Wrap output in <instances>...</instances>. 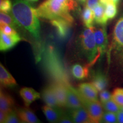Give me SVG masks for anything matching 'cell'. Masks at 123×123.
Returning a JSON list of instances; mask_svg holds the SVG:
<instances>
[{
	"label": "cell",
	"instance_id": "obj_17",
	"mask_svg": "<svg viewBox=\"0 0 123 123\" xmlns=\"http://www.w3.org/2000/svg\"><path fill=\"white\" fill-rule=\"evenodd\" d=\"M17 112L21 122L26 123H41L35 113L28 108H21Z\"/></svg>",
	"mask_w": 123,
	"mask_h": 123
},
{
	"label": "cell",
	"instance_id": "obj_6",
	"mask_svg": "<svg viewBox=\"0 0 123 123\" xmlns=\"http://www.w3.org/2000/svg\"><path fill=\"white\" fill-rule=\"evenodd\" d=\"M94 34L98 54L99 57H101L105 53L108 45L107 31L104 27H101L95 30Z\"/></svg>",
	"mask_w": 123,
	"mask_h": 123
},
{
	"label": "cell",
	"instance_id": "obj_26",
	"mask_svg": "<svg viewBox=\"0 0 123 123\" xmlns=\"http://www.w3.org/2000/svg\"><path fill=\"white\" fill-rule=\"evenodd\" d=\"M0 30H1V33L5 34L6 35H10V36L17 37L19 35L15 29H14L11 26L4 24V23L1 22V24H0Z\"/></svg>",
	"mask_w": 123,
	"mask_h": 123
},
{
	"label": "cell",
	"instance_id": "obj_4",
	"mask_svg": "<svg viewBox=\"0 0 123 123\" xmlns=\"http://www.w3.org/2000/svg\"><path fill=\"white\" fill-rule=\"evenodd\" d=\"M94 34L95 31L90 34H81L80 35L81 48L88 61V63L87 66L89 67L94 64L100 58L98 54Z\"/></svg>",
	"mask_w": 123,
	"mask_h": 123
},
{
	"label": "cell",
	"instance_id": "obj_19",
	"mask_svg": "<svg viewBox=\"0 0 123 123\" xmlns=\"http://www.w3.org/2000/svg\"><path fill=\"white\" fill-rule=\"evenodd\" d=\"M14 102L13 98L9 94L1 90L0 93V110L1 111L10 113L13 111Z\"/></svg>",
	"mask_w": 123,
	"mask_h": 123
},
{
	"label": "cell",
	"instance_id": "obj_12",
	"mask_svg": "<svg viewBox=\"0 0 123 123\" xmlns=\"http://www.w3.org/2000/svg\"><path fill=\"white\" fill-rule=\"evenodd\" d=\"M22 40L20 35L17 37L10 36L1 33H0V50L6 51L13 48Z\"/></svg>",
	"mask_w": 123,
	"mask_h": 123
},
{
	"label": "cell",
	"instance_id": "obj_14",
	"mask_svg": "<svg viewBox=\"0 0 123 123\" xmlns=\"http://www.w3.org/2000/svg\"><path fill=\"white\" fill-rule=\"evenodd\" d=\"M71 118L74 123H92L89 114L84 107L73 109L71 112Z\"/></svg>",
	"mask_w": 123,
	"mask_h": 123
},
{
	"label": "cell",
	"instance_id": "obj_37",
	"mask_svg": "<svg viewBox=\"0 0 123 123\" xmlns=\"http://www.w3.org/2000/svg\"><path fill=\"white\" fill-rule=\"evenodd\" d=\"M112 1L116 3V4H117V3L120 1V0H112Z\"/></svg>",
	"mask_w": 123,
	"mask_h": 123
},
{
	"label": "cell",
	"instance_id": "obj_24",
	"mask_svg": "<svg viewBox=\"0 0 123 123\" xmlns=\"http://www.w3.org/2000/svg\"><path fill=\"white\" fill-rule=\"evenodd\" d=\"M0 21L1 23H4V24L9 25L16 30L20 27V25L18 24V22H17L13 17H12L8 14L4 13V12H1L0 13Z\"/></svg>",
	"mask_w": 123,
	"mask_h": 123
},
{
	"label": "cell",
	"instance_id": "obj_2",
	"mask_svg": "<svg viewBox=\"0 0 123 123\" xmlns=\"http://www.w3.org/2000/svg\"><path fill=\"white\" fill-rule=\"evenodd\" d=\"M43 55L44 67L55 82L62 83L66 86L70 85L68 75L61 58L55 49L49 46L44 49Z\"/></svg>",
	"mask_w": 123,
	"mask_h": 123
},
{
	"label": "cell",
	"instance_id": "obj_36",
	"mask_svg": "<svg viewBox=\"0 0 123 123\" xmlns=\"http://www.w3.org/2000/svg\"><path fill=\"white\" fill-rule=\"evenodd\" d=\"M117 123H123V111L120 110L117 113Z\"/></svg>",
	"mask_w": 123,
	"mask_h": 123
},
{
	"label": "cell",
	"instance_id": "obj_18",
	"mask_svg": "<svg viewBox=\"0 0 123 123\" xmlns=\"http://www.w3.org/2000/svg\"><path fill=\"white\" fill-rule=\"evenodd\" d=\"M0 81L3 86L13 87L17 85L16 81L2 64H0Z\"/></svg>",
	"mask_w": 123,
	"mask_h": 123
},
{
	"label": "cell",
	"instance_id": "obj_33",
	"mask_svg": "<svg viewBox=\"0 0 123 123\" xmlns=\"http://www.w3.org/2000/svg\"><path fill=\"white\" fill-rule=\"evenodd\" d=\"M59 123H74L73 119H72L71 116H69L68 115L63 114L62 116L61 117V119H59Z\"/></svg>",
	"mask_w": 123,
	"mask_h": 123
},
{
	"label": "cell",
	"instance_id": "obj_22",
	"mask_svg": "<svg viewBox=\"0 0 123 123\" xmlns=\"http://www.w3.org/2000/svg\"><path fill=\"white\" fill-rule=\"evenodd\" d=\"M73 76L77 79H84L87 78L89 74V67L86 66L83 67L79 64H75L71 68Z\"/></svg>",
	"mask_w": 123,
	"mask_h": 123
},
{
	"label": "cell",
	"instance_id": "obj_16",
	"mask_svg": "<svg viewBox=\"0 0 123 123\" xmlns=\"http://www.w3.org/2000/svg\"><path fill=\"white\" fill-rule=\"evenodd\" d=\"M42 97L46 105L54 108H59L52 85L48 86L43 90Z\"/></svg>",
	"mask_w": 123,
	"mask_h": 123
},
{
	"label": "cell",
	"instance_id": "obj_25",
	"mask_svg": "<svg viewBox=\"0 0 123 123\" xmlns=\"http://www.w3.org/2000/svg\"><path fill=\"white\" fill-rule=\"evenodd\" d=\"M102 104L105 111L117 113L120 111V107L112 98Z\"/></svg>",
	"mask_w": 123,
	"mask_h": 123
},
{
	"label": "cell",
	"instance_id": "obj_38",
	"mask_svg": "<svg viewBox=\"0 0 123 123\" xmlns=\"http://www.w3.org/2000/svg\"><path fill=\"white\" fill-rule=\"evenodd\" d=\"M79 1H80L81 2H85L87 0H79Z\"/></svg>",
	"mask_w": 123,
	"mask_h": 123
},
{
	"label": "cell",
	"instance_id": "obj_28",
	"mask_svg": "<svg viewBox=\"0 0 123 123\" xmlns=\"http://www.w3.org/2000/svg\"><path fill=\"white\" fill-rule=\"evenodd\" d=\"M101 121H103L104 123H117V113L106 111V112L104 113Z\"/></svg>",
	"mask_w": 123,
	"mask_h": 123
},
{
	"label": "cell",
	"instance_id": "obj_5",
	"mask_svg": "<svg viewBox=\"0 0 123 123\" xmlns=\"http://www.w3.org/2000/svg\"><path fill=\"white\" fill-rule=\"evenodd\" d=\"M80 98L83 104V107L88 112L92 122L95 123L100 122L104 114L103 107L101 102H100L98 100H86L83 98L81 96Z\"/></svg>",
	"mask_w": 123,
	"mask_h": 123
},
{
	"label": "cell",
	"instance_id": "obj_27",
	"mask_svg": "<svg viewBox=\"0 0 123 123\" xmlns=\"http://www.w3.org/2000/svg\"><path fill=\"white\" fill-rule=\"evenodd\" d=\"M112 99L120 107H123V88H117L113 91Z\"/></svg>",
	"mask_w": 123,
	"mask_h": 123
},
{
	"label": "cell",
	"instance_id": "obj_34",
	"mask_svg": "<svg viewBox=\"0 0 123 123\" xmlns=\"http://www.w3.org/2000/svg\"><path fill=\"white\" fill-rule=\"evenodd\" d=\"M99 3V0H87V6L93 10Z\"/></svg>",
	"mask_w": 123,
	"mask_h": 123
},
{
	"label": "cell",
	"instance_id": "obj_23",
	"mask_svg": "<svg viewBox=\"0 0 123 123\" xmlns=\"http://www.w3.org/2000/svg\"><path fill=\"white\" fill-rule=\"evenodd\" d=\"M83 22L86 27H90L93 26V21H95L93 11L88 6L85 7L81 14Z\"/></svg>",
	"mask_w": 123,
	"mask_h": 123
},
{
	"label": "cell",
	"instance_id": "obj_15",
	"mask_svg": "<svg viewBox=\"0 0 123 123\" xmlns=\"http://www.w3.org/2000/svg\"><path fill=\"white\" fill-rule=\"evenodd\" d=\"M59 108H54L46 105L42 107V111L46 119L50 123L58 122L63 114V112L59 110Z\"/></svg>",
	"mask_w": 123,
	"mask_h": 123
},
{
	"label": "cell",
	"instance_id": "obj_11",
	"mask_svg": "<svg viewBox=\"0 0 123 123\" xmlns=\"http://www.w3.org/2000/svg\"><path fill=\"white\" fill-rule=\"evenodd\" d=\"M55 96L59 108L67 105V86L59 82H55L52 84Z\"/></svg>",
	"mask_w": 123,
	"mask_h": 123
},
{
	"label": "cell",
	"instance_id": "obj_20",
	"mask_svg": "<svg viewBox=\"0 0 123 123\" xmlns=\"http://www.w3.org/2000/svg\"><path fill=\"white\" fill-rule=\"evenodd\" d=\"M93 11L94 13L95 21L96 24L101 26L106 25L108 19L106 17L105 6L104 5L99 2V4L95 7Z\"/></svg>",
	"mask_w": 123,
	"mask_h": 123
},
{
	"label": "cell",
	"instance_id": "obj_30",
	"mask_svg": "<svg viewBox=\"0 0 123 123\" xmlns=\"http://www.w3.org/2000/svg\"><path fill=\"white\" fill-rule=\"evenodd\" d=\"M19 117L17 112L12 111L8 113L5 123H20Z\"/></svg>",
	"mask_w": 123,
	"mask_h": 123
},
{
	"label": "cell",
	"instance_id": "obj_31",
	"mask_svg": "<svg viewBox=\"0 0 123 123\" xmlns=\"http://www.w3.org/2000/svg\"><path fill=\"white\" fill-rule=\"evenodd\" d=\"M57 1L66 5L69 11L75 10L77 7V4L75 0H57Z\"/></svg>",
	"mask_w": 123,
	"mask_h": 123
},
{
	"label": "cell",
	"instance_id": "obj_35",
	"mask_svg": "<svg viewBox=\"0 0 123 123\" xmlns=\"http://www.w3.org/2000/svg\"><path fill=\"white\" fill-rule=\"evenodd\" d=\"M7 115H8V113H7L6 112L3 111H1V112H0V123H5Z\"/></svg>",
	"mask_w": 123,
	"mask_h": 123
},
{
	"label": "cell",
	"instance_id": "obj_29",
	"mask_svg": "<svg viewBox=\"0 0 123 123\" xmlns=\"http://www.w3.org/2000/svg\"><path fill=\"white\" fill-rule=\"evenodd\" d=\"M0 9L1 12L9 13L12 11V2L10 0H1L0 1Z\"/></svg>",
	"mask_w": 123,
	"mask_h": 123
},
{
	"label": "cell",
	"instance_id": "obj_39",
	"mask_svg": "<svg viewBox=\"0 0 123 123\" xmlns=\"http://www.w3.org/2000/svg\"><path fill=\"white\" fill-rule=\"evenodd\" d=\"M29 1H33V2H37V1H38V0H29Z\"/></svg>",
	"mask_w": 123,
	"mask_h": 123
},
{
	"label": "cell",
	"instance_id": "obj_21",
	"mask_svg": "<svg viewBox=\"0 0 123 123\" xmlns=\"http://www.w3.org/2000/svg\"><path fill=\"white\" fill-rule=\"evenodd\" d=\"M92 83L97 89L98 92H100L105 90L108 86V79L103 74L98 72L93 76Z\"/></svg>",
	"mask_w": 123,
	"mask_h": 123
},
{
	"label": "cell",
	"instance_id": "obj_8",
	"mask_svg": "<svg viewBox=\"0 0 123 123\" xmlns=\"http://www.w3.org/2000/svg\"><path fill=\"white\" fill-rule=\"evenodd\" d=\"M113 45L116 50L123 51V16L119 18L115 26Z\"/></svg>",
	"mask_w": 123,
	"mask_h": 123
},
{
	"label": "cell",
	"instance_id": "obj_40",
	"mask_svg": "<svg viewBox=\"0 0 123 123\" xmlns=\"http://www.w3.org/2000/svg\"><path fill=\"white\" fill-rule=\"evenodd\" d=\"M120 110L122 111H123V107H120Z\"/></svg>",
	"mask_w": 123,
	"mask_h": 123
},
{
	"label": "cell",
	"instance_id": "obj_7",
	"mask_svg": "<svg viewBox=\"0 0 123 123\" xmlns=\"http://www.w3.org/2000/svg\"><path fill=\"white\" fill-rule=\"evenodd\" d=\"M67 105L71 109H76L83 107L79 92L78 90L73 88L71 85L67 86Z\"/></svg>",
	"mask_w": 123,
	"mask_h": 123
},
{
	"label": "cell",
	"instance_id": "obj_32",
	"mask_svg": "<svg viewBox=\"0 0 123 123\" xmlns=\"http://www.w3.org/2000/svg\"><path fill=\"white\" fill-rule=\"evenodd\" d=\"M112 98V94L110 93L108 91L104 90L100 93V99L101 103H104L109 100L111 99Z\"/></svg>",
	"mask_w": 123,
	"mask_h": 123
},
{
	"label": "cell",
	"instance_id": "obj_13",
	"mask_svg": "<svg viewBox=\"0 0 123 123\" xmlns=\"http://www.w3.org/2000/svg\"><path fill=\"white\" fill-rule=\"evenodd\" d=\"M19 94L24 101L25 105L28 107L33 101L41 98L40 93L34 89L30 87H24L20 90Z\"/></svg>",
	"mask_w": 123,
	"mask_h": 123
},
{
	"label": "cell",
	"instance_id": "obj_1",
	"mask_svg": "<svg viewBox=\"0 0 123 123\" xmlns=\"http://www.w3.org/2000/svg\"><path fill=\"white\" fill-rule=\"evenodd\" d=\"M12 15L20 26L28 31L35 41V59L37 62L42 59L43 48L41 37V26L36 9L27 0H13Z\"/></svg>",
	"mask_w": 123,
	"mask_h": 123
},
{
	"label": "cell",
	"instance_id": "obj_9",
	"mask_svg": "<svg viewBox=\"0 0 123 123\" xmlns=\"http://www.w3.org/2000/svg\"><path fill=\"white\" fill-rule=\"evenodd\" d=\"M80 96L88 100H98V91L92 83H83L79 86L78 88Z\"/></svg>",
	"mask_w": 123,
	"mask_h": 123
},
{
	"label": "cell",
	"instance_id": "obj_3",
	"mask_svg": "<svg viewBox=\"0 0 123 123\" xmlns=\"http://www.w3.org/2000/svg\"><path fill=\"white\" fill-rule=\"evenodd\" d=\"M39 18L51 20L62 18L71 24L74 22V18L69 13L67 7L57 0H46L36 9Z\"/></svg>",
	"mask_w": 123,
	"mask_h": 123
},
{
	"label": "cell",
	"instance_id": "obj_10",
	"mask_svg": "<svg viewBox=\"0 0 123 123\" xmlns=\"http://www.w3.org/2000/svg\"><path fill=\"white\" fill-rule=\"evenodd\" d=\"M50 24L57 31V34L61 39H64L68 37L71 24L62 18H58L50 21Z\"/></svg>",
	"mask_w": 123,
	"mask_h": 123
}]
</instances>
